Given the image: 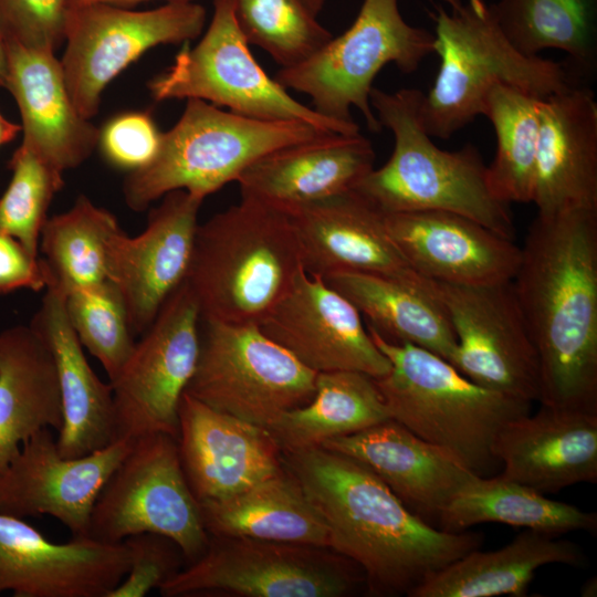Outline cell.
Here are the masks:
<instances>
[{
  "label": "cell",
  "instance_id": "12",
  "mask_svg": "<svg viewBox=\"0 0 597 597\" xmlns=\"http://www.w3.org/2000/svg\"><path fill=\"white\" fill-rule=\"evenodd\" d=\"M139 533L172 540L189 563L209 543L199 501L180 462L177 439L167 433L134 440L92 511L88 536L93 540L121 543Z\"/></svg>",
  "mask_w": 597,
  "mask_h": 597
},
{
  "label": "cell",
  "instance_id": "35",
  "mask_svg": "<svg viewBox=\"0 0 597 597\" xmlns=\"http://www.w3.org/2000/svg\"><path fill=\"white\" fill-rule=\"evenodd\" d=\"M438 521L450 532L481 523H503L553 535L594 532L597 527L596 513L551 500L501 474L490 479L476 475L453 496Z\"/></svg>",
  "mask_w": 597,
  "mask_h": 597
},
{
  "label": "cell",
  "instance_id": "13",
  "mask_svg": "<svg viewBox=\"0 0 597 597\" xmlns=\"http://www.w3.org/2000/svg\"><path fill=\"white\" fill-rule=\"evenodd\" d=\"M206 9L192 1L168 2L133 11L105 3L67 8L66 48L61 61L66 88L77 112L91 119L108 83L146 51L186 43L200 35Z\"/></svg>",
  "mask_w": 597,
  "mask_h": 597
},
{
  "label": "cell",
  "instance_id": "43",
  "mask_svg": "<svg viewBox=\"0 0 597 597\" xmlns=\"http://www.w3.org/2000/svg\"><path fill=\"white\" fill-rule=\"evenodd\" d=\"M69 0H0V27L8 41L55 52L64 42Z\"/></svg>",
  "mask_w": 597,
  "mask_h": 597
},
{
  "label": "cell",
  "instance_id": "31",
  "mask_svg": "<svg viewBox=\"0 0 597 597\" xmlns=\"http://www.w3.org/2000/svg\"><path fill=\"white\" fill-rule=\"evenodd\" d=\"M582 548L557 535L525 528L495 551L472 549L429 576L411 597L525 596L535 572L545 565L582 567Z\"/></svg>",
  "mask_w": 597,
  "mask_h": 597
},
{
  "label": "cell",
  "instance_id": "28",
  "mask_svg": "<svg viewBox=\"0 0 597 597\" xmlns=\"http://www.w3.org/2000/svg\"><path fill=\"white\" fill-rule=\"evenodd\" d=\"M31 326L49 346L57 374L62 426L56 447L63 458H80L117 440L111 383L90 366L64 307V293L45 290Z\"/></svg>",
  "mask_w": 597,
  "mask_h": 597
},
{
  "label": "cell",
  "instance_id": "37",
  "mask_svg": "<svg viewBox=\"0 0 597 597\" xmlns=\"http://www.w3.org/2000/svg\"><path fill=\"white\" fill-rule=\"evenodd\" d=\"M540 98L516 87L496 84L485 95L481 115L492 123L496 150L486 166L494 196L511 202H532L540 135Z\"/></svg>",
  "mask_w": 597,
  "mask_h": 597
},
{
  "label": "cell",
  "instance_id": "19",
  "mask_svg": "<svg viewBox=\"0 0 597 597\" xmlns=\"http://www.w3.org/2000/svg\"><path fill=\"white\" fill-rule=\"evenodd\" d=\"M129 567L124 542L90 536L56 544L23 519L0 513V593L15 597H107Z\"/></svg>",
  "mask_w": 597,
  "mask_h": 597
},
{
  "label": "cell",
  "instance_id": "3",
  "mask_svg": "<svg viewBox=\"0 0 597 597\" xmlns=\"http://www.w3.org/2000/svg\"><path fill=\"white\" fill-rule=\"evenodd\" d=\"M302 269L289 213L241 198L198 224L185 282L201 320L259 326Z\"/></svg>",
  "mask_w": 597,
  "mask_h": 597
},
{
  "label": "cell",
  "instance_id": "25",
  "mask_svg": "<svg viewBox=\"0 0 597 597\" xmlns=\"http://www.w3.org/2000/svg\"><path fill=\"white\" fill-rule=\"evenodd\" d=\"M322 447L365 464L422 519L439 520L453 496L478 475L448 450L392 419Z\"/></svg>",
  "mask_w": 597,
  "mask_h": 597
},
{
  "label": "cell",
  "instance_id": "1",
  "mask_svg": "<svg viewBox=\"0 0 597 597\" xmlns=\"http://www.w3.org/2000/svg\"><path fill=\"white\" fill-rule=\"evenodd\" d=\"M512 286L538 357V402L597 412V209L537 214Z\"/></svg>",
  "mask_w": 597,
  "mask_h": 597
},
{
  "label": "cell",
  "instance_id": "15",
  "mask_svg": "<svg viewBox=\"0 0 597 597\" xmlns=\"http://www.w3.org/2000/svg\"><path fill=\"white\" fill-rule=\"evenodd\" d=\"M434 283L457 338L450 364L484 388L538 401V357L512 281L476 286Z\"/></svg>",
  "mask_w": 597,
  "mask_h": 597
},
{
  "label": "cell",
  "instance_id": "8",
  "mask_svg": "<svg viewBox=\"0 0 597 597\" xmlns=\"http://www.w3.org/2000/svg\"><path fill=\"white\" fill-rule=\"evenodd\" d=\"M434 53L433 33L402 18L398 0H364L353 24L302 63L281 67L274 80L311 97L314 109L332 119L352 122L356 107L371 132H379L369 95L378 72L394 63L415 72Z\"/></svg>",
  "mask_w": 597,
  "mask_h": 597
},
{
  "label": "cell",
  "instance_id": "6",
  "mask_svg": "<svg viewBox=\"0 0 597 597\" xmlns=\"http://www.w3.org/2000/svg\"><path fill=\"white\" fill-rule=\"evenodd\" d=\"M430 14L440 65L422 95L420 117L431 137L448 139L481 115L483 100L496 84L540 100L578 86L563 63L520 52L484 0H468L451 12L437 7Z\"/></svg>",
  "mask_w": 597,
  "mask_h": 597
},
{
  "label": "cell",
  "instance_id": "44",
  "mask_svg": "<svg viewBox=\"0 0 597 597\" xmlns=\"http://www.w3.org/2000/svg\"><path fill=\"white\" fill-rule=\"evenodd\" d=\"M50 275L41 256H33L14 237L0 230V294L46 290Z\"/></svg>",
  "mask_w": 597,
  "mask_h": 597
},
{
  "label": "cell",
  "instance_id": "32",
  "mask_svg": "<svg viewBox=\"0 0 597 597\" xmlns=\"http://www.w3.org/2000/svg\"><path fill=\"white\" fill-rule=\"evenodd\" d=\"M209 536L329 548V532L320 510L284 468L251 488L221 501L199 502Z\"/></svg>",
  "mask_w": 597,
  "mask_h": 597
},
{
  "label": "cell",
  "instance_id": "18",
  "mask_svg": "<svg viewBox=\"0 0 597 597\" xmlns=\"http://www.w3.org/2000/svg\"><path fill=\"white\" fill-rule=\"evenodd\" d=\"M259 327L316 373L355 370L379 378L390 369L355 305L304 269Z\"/></svg>",
  "mask_w": 597,
  "mask_h": 597
},
{
  "label": "cell",
  "instance_id": "4",
  "mask_svg": "<svg viewBox=\"0 0 597 597\" xmlns=\"http://www.w3.org/2000/svg\"><path fill=\"white\" fill-rule=\"evenodd\" d=\"M422 95L416 88H371V108L381 127L391 130L395 145L389 159L353 190L385 214L447 211L514 240L509 205L492 192L478 148L470 144L455 151L439 148L421 123Z\"/></svg>",
  "mask_w": 597,
  "mask_h": 597
},
{
  "label": "cell",
  "instance_id": "22",
  "mask_svg": "<svg viewBox=\"0 0 597 597\" xmlns=\"http://www.w3.org/2000/svg\"><path fill=\"white\" fill-rule=\"evenodd\" d=\"M285 211L296 233L303 268L310 274L353 271L430 281L408 264L389 235L385 214L355 190Z\"/></svg>",
  "mask_w": 597,
  "mask_h": 597
},
{
  "label": "cell",
  "instance_id": "36",
  "mask_svg": "<svg viewBox=\"0 0 597 597\" xmlns=\"http://www.w3.org/2000/svg\"><path fill=\"white\" fill-rule=\"evenodd\" d=\"M119 229L112 212L84 195L67 211L48 218L39 243L50 275L48 287L65 295L109 281L108 245Z\"/></svg>",
  "mask_w": 597,
  "mask_h": 597
},
{
  "label": "cell",
  "instance_id": "45",
  "mask_svg": "<svg viewBox=\"0 0 597 597\" xmlns=\"http://www.w3.org/2000/svg\"><path fill=\"white\" fill-rule=\"evenodd\" d=\"M21 132V125L10 122L0 113V147L15 139Z\"/></svg>",
  "mask_w": 597,
  "mask_h": 597
},
{
  "label": "cell",
  "instance_id": "48",
  "mask_svg": "<svg viewBox=\"0 0 597 597\" xmlns=\"http://www.w3.org/2000/svg\"><path fill=\"white\" fill-rule=\"evenodd\" d=\"M596 595H597V579L596 577H590L583 584L580 588V596L595 597Z\"/></svg>",
  "mask_w": 597,
  "mask_h": 597
},
{
  "label": "cell",
  "instance_id": "11",
  "mask_svg": "<svg viewBox=\"0 0 597 597\" xmlns=\"http://www.w3.org/2000/svg\"><path fill=\"white\" fill-rule=\"evenodd\" d=\"M365 582L360 567L327 547L209 536L206 551L165 584V597L223 591L247 597H342Z\"/></svg>",
  "mask_w": 597,
  "mask_h": 597
},
{
  "label": "cell",
  "instance_id": "34",
  "mask_svg": "<svg viewBox=\"0 0 597 597\" xmlns=\"http://www.w3.org/2000/svg\"><path fill=\"white\" fill-rule=\"evenodd\" d=\"M491 11L509 41L523 54H566L575 85H586L597 67V0H499ZM587 86V85H586Z\"/></svg>",
  "mask_w": 597,
  "mask_h": 597
},
{
  "label": "cell",
  "instance_id": "33",
  "mask_svg": "<svg viewBox=\"0 0 597 597\" xmlns=\"http://www.w3.org/2000/svg\"><path fill=\"white\" fill-rule=\"evenodd\" d=\"M388 419L374 377L355 370H333L317 373L312 399L282 413L266 429L282 452H294Z\"/></svg>",
  "mask_w": 597,
  "mask_h": 597
},
{
  "label": "cell",
  "instance_id": "46",
  "mask_svg": "<svg viewBox=\"0 0 597 597\" xmlns=\"http://www.w3.org/2000/svg\"><path fill=\"white\" fill-rule=\"evenodd\" d=\"M143 1H148V0H69V7L90 4V3H105V4L116 6V7L128 8ZM167 1L174 2V1H192V0H167Z\"/></svg>",
  "mask_w": 597,
  "mask_h": 597
},
{
  "label": "cell",
  "instance_id": "29",
  "mask_svg": "<svg viewBox=\"0 0 597 597\" xmlns=\"http://www.w3.org/2000/svg\"><path fill=\"white\" fill-rule=\"evenodd\" d=\"M383 338L425 348L451 362L457 338L433 281L338 271L323 276Z\"/></svg>",
  "mask_w": 597,
  "mask_h": 597
},
{
  "label": "cell",
  "instance_id": "27",
  "mask_svg": "<svg viewBox=\"0 0 597 597\" xmlns=\"http://www.w3.org/2000/svg\"><path fill=\"white\" fill-rule=\"evenodd\" d=\"M374 161L373 145L359 133L331 134L271 151L249 165L235 181L241 198L287 210L353 190Z\"/></svg>",
  "mask_w": 597,
  "mask_h": 597
},
{
  "label": "cell",
  "instance_id": "49",
  "mask_svg": "<svg viewBox=\"0 0 597 597\" xmlns=\"http://www.w3.org/2000/svg\"><path fill=\"white\" fill-rule=\"evenodd\" d=\"M306 7L316 15L322 9L325 0H303Z\"/></svg>",
  "mask_w": 597,
  "mask_h": 597
},
{
  "label": "cell",
  "instance_id": "42",
  "mask_svg": "<svg viewBox=\"0 0 597 597\" xmlns=\"http://www.w3.org/2000/svg\"><path fill=\"white\" fill-rule=\"evenodd\" d=\"M161 134L150 113L129 111L115 115L100 128L97 146L108 165L129 174L154 160Z\"/></svg>",
  "mask_w": 597,
  "mask_h": 597
},
{
  "label": "cell",
  "instance_id": "47",
  "mask_svg": "<svg viewBox=\"0 0 597 597\" xmlns=\"http://www.w3.org/2000/svg\"><path fill=\"white\" fill-rule=\"evenodd\" d=\"M8 77L7 39L0 27V87L6 88Z\"/></svg>",
  "mask_w": 597,
  "mask_h": 597
},
{
  "label": "cell",
  "instance_id": "38",
  "mask_svg": "<svg viewBox=\"0 0 597 597\" xmlns=\"http://www.w3.org/2000/svg\"><path fill=\"white\" fill-rule=\"evenodd\" d=\"M249 44L266 51L281 67L297 65L333 36L303 0H230Z\"/></svg>",
  "mask_w": 597,
  "mask_h": 597
},
{
  "label": "cell",
  "instance_id": "40",
  "mask_svg": "<svg viewBox=\"0 0 597 597\" xmlns=\"http://www.w3.org/2000/svg\"><path fill=\"white\" fill-rule=\"evenodd\" d=\"M8 168L12 176L0 197V230L18 239L38 258L49 207L64 185L63 172L22 144L12 154Z\"/></svg>",
  "mask_w": 597,
  "mask_h": 597
},
{
  "label": "cell",
  "instance_id": "50",
  "mask_svg": "<svg viewBox=\"0 0 597 597\" xmlns=\"http://www.w3.org/2000/svg\"><path fill=\"white\" fill-rule=\"evenodd\" d=\"M448 4L451 6V9L458 8L462 1L461 0H444Z\"/></svg>",
  "mask_w": 597,
  "mask_h": 597
},
{
  "label": "cell",
  "instance_id": "41",
  "mask_svg": "<svg viewBox=\"0 0 597 597\" xmlns=\"http://www.w3.org/2000/svg\"><path fill=\"white\" fill-rule=\"evenodd\" d=\"M123 542L129 552V567L107 597H143L184 568L182 551L164 535L139 533Z\"/></svg>",
  "mask_w": 597,
  "mask_h": 597
},
{
  "label": "cell",
  "instance_id": "16",
  "mask_svg": "<svg viewBox=\"0 0 597 597\" xmlns=\"http://www.w3.org/2000/svg\"><path fill=\"white\" fill-rule=\"evenodd\" d=\"M134 440L118 439L80 458H63L50 428L28 438L0 475V513L50 515L72 536H88L94 504Z\"/></svg>",
  "mask_w": 597,
  "mask_h": 597
},
{
  "label": "cell",
  "instance_id": "5",
  "mask_svg": "<svg viewBox=\"0 0 597 597\" xmlns=\"http://www.w3.org/2000/svg\"><path fill=\"white\" fill-rule=\"evenodd\" d=\"M367 329L390 362L389 371L375 378L389 418L483 476L496 461L493 443L499 431L528 413L532 402L484 388L439 355Z\"/></svg>",
  "mask_w": 597,
  "mask_h": 597
},
{
  "label": "cell",
  "instance_id": "23",
  "mask_svg": "<svg viewBox=\"0 0 597 597\" xmlns=\"http://www.w3.org/2000/svg\"><path fill=\"white\" fill-rule=\"evenodd\" d=\"M532 202L540 216L597 209V102L586 85L540 100Z\"/></svg>",
  "mask_w": 597,
  "mask_h": 597
},
{
  "label": "cell",
  "instance_id": "17",
  "mask_svg": "<svg viewBox=\"0 0 597 597\" xmlns=\"http://www.w3.org/2000/svg\"><path fill=\"white\" fill-rule=\"evenodd\" d=\"M203 200L186 190L170 191L149 212L139 234L119 229L111 238L108 280L123 297L134 335L151 325L186 281Z\"/></svg>",
  "mask_w": 597,
  "mask_h": 597
},
{
  "label": "cell",
  "instance_id": "20",
  "mask_svg": "<svg viewBox=\"0 0 597 597\" xmlns=\"http://www.w3.org/2000/svg\"><path fill=\"white\" fill-rule=\"evenodd\" d=\"M177 444L199 502L229 499L283 468L282 451L266 428L213 409L187 392L178 409Z\"/></svg>",
  "mask_w": 597,
  "mask_h": 597
},
{
  "label": "cell",
  "instance_id": "2",
  "mask_svg": "<svg viewBox=\"0 0 597 597\" xmlns=\"http://www.w3.org/2000/svg\"><path fill=\"white\" fill-rule=\"evenodd\" d=\"M282 462L325 519L329 548L360 567L375 595L409 596L482 544L481 534L433 527L348 455L320 446L282 452Z\"/></svg>",
  "mask_w": 597,
  "mask_h": 597
},
{
  "label": "cell",
  "instance_id": "30",
  "mask_svg": "<svg viewBox=\"0 0 597 597\" xmlns=\"http://www.w3.org/2000/svg\"><path fill=\"white\" fill-rule=\"evenodd\" d=\"M61 426L57 374L45 341L31 325L1 331L0 475L28 438Z\"/></svg>",
  "mask_w": 597,
  "mask_h": 597
},
{
  "label": "cell",
  "instance_id": "39",
  "mask_svg": "<svg viewBox=\"0 0 597 597\" xmlns=\"http://www.w3.org/2000/svg\"><path fill=\"white\" fill-rule=\"evenodd\" d=\"M69 322L80 343L113 380L135 346L122 295L111 281L64 295Z\"/></svg>",
  "mask_w": 597,
  "mask_h": 597
},
{
  "label": "cell",
  "instance_id": "9",
  "mask_svg": "<svg viewBox=\"0 0 597 597\" xmlns=\"http://www.w3.org/2000/svg\"><path fill=\"white\" fill-rule=\"evenodd\" d=\"M156 102L198 98L260 121L301 122L324 132L359 133L354 122L317 113L270 77L250 52L230 0H213L208 30L192 48L186 42L172 65L148 83Z\"/></svg>",
  "mask_w": 597,
  "mask_h": 597
},
{
  "label": "cell",
  "instance_id": "7",
  "mask_svg": "<svg viewBox=\"0 0 597 597\" xmlns=\"http://www.w3.org/2000/svg\"><path fill=\"white\" fill-rule=\"evenodd\" d=\"M328 133L301 122L260 121L188 98L182 115L161 134L154 160L129 172L124 198L133 211L174 190L203 199L235 181L260 157L290 146L321 139Z\"/></svg>",
  "mask_w": 597,
  "mask_h": 597
},
{
  "label": "cell",
  "instance_id": "10",
  "mask_svg": "<svg viewBox=\"0 0 597 597\" xmlns=\"http://www.w3.org/2000/svg\"><path fill=\"white\" fill-rule=\"evenodd\" d=\"M201 321L197 366L185 392L263 428L312 399L317 373L258 325Z\"/></svg>",
  "mask_w": 597,
  "mask_h": 597
},
{
  "label": "cell",
  "instance_id": "14",
  "mask_svg": "<svg viewBox=\"0 0 597 597\" xmlns=\"http://www.w3.org/2000/svg\"><path fill=\"white\" fill-rule=\"evenodd\" d=\"M201 316L184 282L167 300L111 380L117 440L151 433L178 437V409L195 373Z\"/></svg>",
  "mask_w": 597,
  "mask_h": 597
},
{
  "label": "cell",
  "instance_id": "24",
  "mask_svg": "<svg viewBox=\"0 0 597 597\" xmlns=\"http://www.w3.org/2000/svg\"><path fill=\"white\" fill-rule=\"evenodd\" d=\"M493 455L502 476L541 493L597 481V412L541 404L535 413L509 421Z\"/></svg>",
  "mask_w": 597,
  "mask_h": 597
},
{
  "label": "cell",
  "instance_id": "21",
  "mask_svg": "<svg viewBox=\"0 0 597 597\" xmlns=\"http://www.w3.org/2000/svg\"><path fill=\"white\" fill-rule=\"evenodd\" d=\"M385 223L411 269L433 282L471 286L507 283L520 264L521 247L514 240L461 214L387 213Z\"/></svg>",
  "mask_w": 597,
  "mask_h": 597
},
{
  "label": "cell",
  "instance_id": "26",
  "mask_svg": "<svg viewBox=\"0 0 597 597\" xmlns=\"http://www.w3.org/2000/svg\"><path fill=\"white\" fill-rule=\"evenodd\" d=\"M6 88L19 107L22 145L64 172L83 164L98 143L100 128L74 106L54 52L7 40Z\"/></svg>",
  "mask_w": 597,
  "mask_h": 597
}]
</instances>
